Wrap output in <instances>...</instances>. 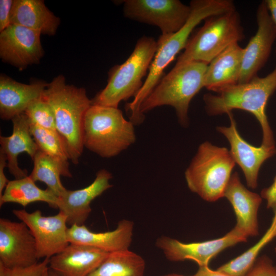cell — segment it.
Here are the masks:
<instances>
[{
    "instance_id": "cell-1",
    "label": "cell",
    "mask_w": 276,
    "mask_h": 276,
    "mask_svg": "<svg viewBox=\"0 0 276 276\" xmlns=\"http://www.w3.org/2000/svg\"><path fill=\"white\" fill-rule=\"evenodd\" d=\"M190 6L191 13L185 25L176 33L160 36L147 78L133 100L126 104L130 121L134 125L141 124L145 119L140 111L141 104L159 82L165 69L185 49L195 28L207 17L227 12L234 8L231 0H193Z\"/></svg>"
},
{
    "instance_id": "cell-2",
    "label": "cell",
    "mask_w": 276,
    "mask_h": 276,
    "mask_svg": "<svg viewBox=\"0 0 276 276\" xmlns=\"http://www.w3.org/2000/svg\"><path fill=\"white\" fill-rule=\"evenodd\" d=\"M42 98L52 110L56 130L65 143L70 159L78 164L84 148V119L91 100L85 88L66 84L62 75L48 83Z\"/></svg>"
},
{
    "instance_id": "cell-3",
    "label": "cell",
    "mask_w": 276,
    "mask_h": 276,
    "mask_svg": "<svg viewBox=\"0 0 276 276\" xmlns=\"http://www.w3.org/2000/svg\"><path fill=\"white\" fill-rule=\"evenodd\" d=\"M276 90V66L264 77L258 76L244 83L227 87L216 94L203 96L205 109L210 116L228 114L234 109H241L253 114L262 131V145L275 146L273 132L266 113L270 97Z\"/></svg>"
},
{
    "instance_id": "cell-4",
    "label": "cell",
    "mask_w": 276,
    "mask_h": 276,
    "mask_svg": "<svg viewBox=\"0 0 276 276\" xmlns=\"http://www.w3.org/2000/svg\"><path fill=\"white\" fill-rule=\"evenodd\" d=\"M208 65L195 61L175 65L142 102L140 112L144 115V113L157 107L171 106L175 110L179 123L183 127L188 126L190 103L204 87Z\"/></svg>"
},
{
    "instance_id": "cell-5",
    "label": "cell",
    "mask_w": 276,
    "mask_h": 276,
    "mask_svg": "<svg viewBox=\"0 0 276 276\" xmlns=\"http://www.w3.org/2000/svg\"><path fill=\"white\" fill-rule=\"evenodd\" d=\"M134 126L118 108L91 104L84 119V147L103 158L117 156L135 142Z\"/></svg>"
},
{
    "instance_id": "cell-6",
    "label": "cell",
    "mask_w": 276,
    "mask_h": 276,
    "mask_svg": "<svg viewBox=\"0 0 276 276\" xmlns=\"http://www.w3.org/2000/svg\"><path fill=\"white\" fill-rule=\"evenodd\" d=\"M235 164L226 148L202 143L185 171L189 189L206 201L218 200L224 197Z\"/></svg>"
},
{
    "instance_id": "cell-7",
    "label": "cell",
    "mask_w": 276,
    "mask_h": 276,
    "mask_svg": "<svg viewBox=\"0 0 276 276\" xmlns=\"http://www.w3.org/2000/svg\"><path fill=\"white\" fill-rule=\"evenodd\" d=\"M157 41L150 37L140 38L132 53L122 64L110 71L107 84L91 100L92 104L118 108L122 101L134 97L142 88L157 50Z\"/></svg>"
},
{
    "instance_id": "cell-8",
    "label": "cell",
    "mask_w": 276,
    "mask_h": 276,
    "mask_svg": "<svg viewBox=\"0 0 276 276\" xmlns=\"http://www.w3.org/2000/svg\"><path fill=\"white\" fill-rule=\"evenodd\" d=\"M203 26L190 36L176 65L190 61L209 64L228 46L244 38L236 9L207 17Z\"/></svg>"
},
{
    "instance_id": "cell-9",
    "label": "cell",
    "mask_w": 276,
    "mask_h": 276,
    "mask_svg": "<svg viewBox=\"0 0 276 276\" xmlns=\"http://www.w3.org/2000/svg\"><path fill=\"white\" fill-rule=\"evenodd\" d=\"M123 13L129 19L156 26L162 35L178 31L188 21L190 6L178 0H125Z\"/></svg>"
},
{
    "instance_id": "cell-10",
    "label": "cell",
    "mask_w": 276,
    "mask_h": 276,
    "mask_svg": "<svg viewBox=\"0 0 276 276\" xmlns=\"http://www.w3.org/2000/svg\"><path fill=\"white\" fill-rule=\"evenodd\" d=\"M13 214L29 227L36 244L37 257L50 258L63 250L70 243L67 239V217L62 212L45 216L36 210H14Z\"/></svg>"
},
{
    "instance_id": "cell-11",
    "label": "cell",
    "mask_w": 276,
    "mask_h": 276,
    "mask_svg": "<svg viewBox=\"0 0 276 276\" xmlns=\"http://www.w3.org/2000/svg\"><path fill=\"white\" fill-rule=\"evenodd\" d=\"M247 239L233 228L222 237L198 242L183 243L163 236L157 239L155 245L170 261L191 260L201 267L209 266L210 261L220 252L239 243L246 242Z\"/></svg>"
},
{
    "instance_id": "cell-12",
    "label": "cell",
    "mask_w": 276,
    "mask_h": 276,
    "mask_svg": "<svg viewBox=\"0 0 276 276\" xmlns=\"http://www.w3.org/2000/svg\"><path fill=\"white\" fill-rule=\"evenodd\" d=\"M35 239L23 222L0 219V264L9 268L26 267L38 263Z\"/></svg>"
},
{
    "instance_id": "cell-13",
    "label": "cell",
    "mask_w": 276,
    "mask_h": 276,
    "mask_svg": "<svg viewBox=\"0 0 276 276\" xmlns=\"http://www.w3.org/2000/svg\"><path fill=\"white\" fill-rule=\"evenodd\" d=\"M256 18L258 29L244 48L238 83H246L257 76L268 60L276 38V29L265 1L258 6Z\"/></svg>"
},
{
    "instance_id": "cell-14",
    "label": "cell",
    "mask_w": 276,
    "mask_h": 276,
    "mask_svg": "<svg viewBox=\"0 0 276 276\" xmlns=\"http://www.w3.org/2000/svg\"><path fill=\"white\" fill-rule=\"evenodd\" d=\"M41 35L36 31L11 24L0 34L2 60L20 70L39 63L44 55Z\"/></svg>"
},
{
    "instance_id": "cell-15",
    "label": "cell",
    "mask_w": 276,
    "mask_h": 276,
    "mask_svg": "<svg viewBox=\"0 0 276 276\" xmlns=\"http://www.w3.org/2000/svg\"><path fill=\"white\" fill-rule=\"evenodd\" d=\"M231 124L228 127L219 126L217 130L228 140L229 150L235 163L241 168L247 186L252 189L258 187L259 170L263 163L276 153L275 146L259 147L251 145L239 134L232 112L228 114Z\"/></svg>"
},
{
    "instance_id": "cell-16",
    "label": "cell",
    "mask_w": 276,
    "mask_h": 276,
    "mask_svg": "<svg viewBox=\"0 0 276 276\" xmlns=\"http://www.w3.org/2000/svg\"><path fill=\"white\" fill-rule=\"evenodd\" d=\"M112 178L110 172L101 169L89 186L76 190L66 189L58 197L57 209L66 216L67 224H84L91 211V202L112 187L109 182Z\"/></svg>"
},
{
    "instance_id": "cell-17",
    "label": "cell",
    "mask_w": 276,
    "mask_h": 276,
    "mask_svg": "<svg viewBox=\"0 0 276 276\" xmlns=\"http://www.w3.org/2000/svg\"><path fill=\"white\" fill-rule=\"evenodd\" d=\"M224 197L231 204L236 215V224L233 229L247 239L259 235L258 213L262 200L261 195L248 190L235 172L230 178Z\"/></svg>"
},
{
    "instance_id": "cell-18",
    "label": "cell",
    "mask_w": 276,
    "mask_h": 276,
    "mask_svg": "<svg viewBox=\"0 0 276 276\" xmlns=\"http://www.w3.org/2000/svg\"><path fill=\"white\" fill-rule=\"evenodd\" d=\"M108 254L93 247L70 243L50 258L49 267L58 276H88Z\"/></svg>"
},
{
    "instance_id": "cell-19",
    "label": "cell",
    "mask_w": 276,
    "mask_h": 276,
    "mask_svg": "<svg viewBox=\"0 0 276 276\" xmlns=\"http://www.w3.org/2000/svg\"><path fill=\"white\" fill-rule=\"evenodd\" d=\"M134 224L129 220H120L112 231L96 233L84 224L71 226L67 231L70 243L93 247L108 253L129 249L133 236Z\"/></svg>"
},
{
    "instance_id": "cell-20",
    "label": "cell",
    "mask_w": 276,
    "mask_h": 276,
    "mask_svg": "<svg viewBox=\"0 0 276 276\" xmlns=\"http://www.w3.org/2000/svg\"><path fill=\"white\" fill-rule=\"evenodd\" d=\"M48 83L36 81L30 84L18 82L9 76H0V117L12 120L25 112L35 101L42 98Z\"/></svg>"
},
{
    "instance_id": "cell-21",
    "label": "cell",
    "mask_w": 276,
    "mask_h": 276,
    "mask_svg": "<svg viewBox=\"0 0 276 276\" xmlns=\"http://www.w3.org/2000/svg\"><path fill=\"white\" fill-rule=\"evenodd\" d=\"M13 131L9 136H1L0 152L6 157L10 173L20 179L27 176V171L19 168L17 158L26 152L33 160L38 150L30 130V122L25 113L14 117L12 120Z\"/></svg>"
},
{
    "instance_id": "cell-22",
    "label": "cell",
    "mask_w": 276,
    "mask_h": 276,
    "mask_svg": "<svg viewBox=\"0 0 276 276\" xmlns=\"http://www.w3.org/2000/svg\"><path fill=\"white\" fill-rule=\"evenodd\" d=\"M244 48L238 42L228 46L208 65L204 85L207 89L218 93L238 83Z\"/></svg>"
},
{
    "instance_id": "cell-23",
    "label": "cell",
    "mask_w": 276,
    "mask_h": 276,
    "mask_svg": "<svg viewBox=\"0 0 276 276\" xmlns=\"http://www.w3.org/2000/svg\"><path fill=\"white\" fill-rule=\"evenodd\" d=\"M11 22L36 31L41 34L53 36L60 20L48 8L43 1L14 0Z\"/></svg>"
},
{
    "instance_id": "cell-24",
    "label": "cell",
    "mask_w": 276,
    "mask_h": 276,
    "mask_svg": "<svg viewBox=\"0 0 276 276\" xmlns=\"http://www.w3.org/2000/svg\"><path fill=\"white\" fill-rule=\"evenodd\" d=\"M33 160L34 167L29 177L35 182H44L47 189L58 197L66 190L60 176L72 177L68 161L50 156L39 150Z\"/></svg>"
},
{
    "instance_id": "cell-25",
    "label": "cell",
    "mask_w": 276,
    "mask_h": 276,
    "mask_svg": "<svg viewBox=\"0 0 276 276\" xmlns=\"http://www.w3.org/2000/svg\"><path fill=\"white\" fill-rule=\"evenodd\" d=\"M58 197L47 188L42 190L38 187L29 176L10 180L0 197V206L4 203H15L25 207L37 201L44 202L57 209Z\"/></svg>"
},
{
    "instance_id": "cell-26",
    "label": "cell",
    "mask_w": 276,
    "mask_h": 276,
    "mask_svg": "<svg viewBox=\"0 0 276 276\" xmlns=\"http://www.w3.org/2000/svg\"><path fill=\"white\" fill-rule=\"evenodd\" d=\"M145 261L129 249L108 253L88 276H144Z\"/></svg>"
},
{
    "instance_id": "cell-27",
    "label": "cell",
    "mask_w": 276,
    "mask_h": 276,
    "mask_svg": "<svg viewBox=\"0 0 276 276\" xmlns=\"http://www.w3.org/2000/svg\"><path fill=\"white\" fill-rule=\"evenodd\" d=\"M270 226L262 238L244 252L221 265L217 270L231 276H245L252 267L261 250L276 238V208Z\"/></svg>"
},
{
    "instance_id": "cell-28",
    "label": "cell",
    "mask_w": 276,
    "mask_h": 276,
    "mask_svg": "<svg viewBox=\"0 0 276 276\" xmlns=\"http://www.w3.org/2000/svg\"><path fill=\"white\" fill-rule=\"evenodd\" d=\"M30 130L38 150L64 160L70 159L65 143L57 130L45 129L31 123Z\"/></svg>"
},
{
    "instance_id": "cell-29",
    "label": "cell",
    "mask_w": 276,
    "mask_h": 276,
    "mask_svg": "<svg viewBox=\"0 0 276 276\" xmlns=\"http://www.w3.org/2000/svg\"><path fill=\"white\" fill-rule=\"evenodd\" d=\"M24 113L31 123L45 129L56 130L52 110L42 98L31 103Z\"/></svg>"
},
{
    "instance_id": "cell-30",
    "label": "cell",
    "mask_w": 276,
    "mask_h": 276,
    "mask_svg": "<svg viewBox=\"0 0 276 276\" xmlns=\"http://www.w3.org/2000/svg\"><path fill=\"white\" fill-rule=\"evenodd\" d=\"M50 258H47L32 266L9 268L0 264V276H43L49 269Z\"/></svg>"
},
{
    "instance_id": "cell-31",
    "label": "cell",
    "mask_w": 276,
    "mask_h": 276,
    "mask_svg": "<svg viewBox=\"0 0 276 276\" xmlns=\"http://www.w3.org/2000/svg\"><path fill=\"white\" fill-rule=\"evenodd\" d=\"M245 276H276V266L268 257L264 255L257 258Z\"/></svg>"
},
{
    "instance_id": "cell-32",
    "label": "cell",
    "mask_w": 276,
    "mask_h": 276,
    "mask_svg": "<svg viewBox=\"0 0 276 276\" xmlns=\"http://www.w3.org/2000/svg\"><path fill=\"white\" fill-rule=\"evenodd\" d=\"M13 1H0V32H2L11 25V12Z\"/></svg>"
},
{
    "instance_id": "cell-33",
    "label": "cell",
    "mask_w": 276,
    "mask_h": 276,
    "mask_svg": "<svg viewBox=\"0 0 276 276\" xmlns=\"http://www.w3.org/2000/svg\"><path fill=\"white\" fill-rule=\"evenodd\" d=\"M261 196L266 200L268 209L273 210L276 208V176L272 184L261 191Z\"/></svg>"
},
{
    "instance_id": "cell-34",
    "label": "cell",
    "mask_w": 276,
    "mask_h": 276,
    "mask_svg": "<svg viewBox=\"0 0 276 276\" xmlns=\"http://www.w3.org/2000/svg\"><path fill=\"white\" fill-rule=\"evenodd\" d=\"M8 166L7 160L4 153L0 152V197L3 195L9 180L4 173V169Z\"/></svg>"
},
{
    "instance_id": "cell-35",
    "label": "cell",
    "mask_w": 276,
    "mask_h": 276,
    "mask_svg": "<svg viewBox=\"0 0 276 276\" xmlns=\"http://www.w3.org/2000/svg\"><path fill=\"white\" fill-rule=\"evenodd\" d=\"M194 276H231L218 270H214L210 268L209 266L199 267Z\"/></svg>"
},
{
    "instance_id": "cell-36",
    "label": "cell",
    "mask_w": 276,
    "mask_h": 276,
    "mask_svg": "<svg viewBox=\"0 0 276 276\" xmlns=\"http://www.w3.org/2000/svg\"><path fill=\"white\" fill-rule=\"evenodd\" d=\"M271 19L276 29V0H266Z\"/></svg>"
},
{
    "instance_id": "cell-37",
    "label": "cell",
    "mask_w": 276,
    "mask_h": 276,
    "mask_svg": "<svg viewBox=\"0 0 276 276\" xmlns=\"http://www.w3.org/2000/svg\"><path fill=\"white\" fill-rule=\"evenodd\" d=\"M161 276H194V275H184L179 274H176V273H170V274H165V275H161Z\"/></svg>"
},
{
    "instance_id": "cell-38",
    "label": "cell",
    "mask_w": 276,
    "mask_h": 276,
    "mask_svg": "<svg viewBox=\"0 0 276 276\" xmlns=\"http://www.w3.org/2000/svg\"><path fill=\"white\" fill-rule=\"evenodd\" d=\"M49 276H58L55 272L49 269Z\"/></svg>"
},
{
    "instance_id": "cell-39",
    "label": "cell",
    "mask_w": 276,
    "mask_h": 276,
    "mask_svg": "<svg viewBox=\"0 0 276 276\" xmlns=\"http://www.w3.org/2000/svg\"><path fill=\"white\" fill-rule=\"evenodd\" d=\"M49 269L45 271L43 276H49Z\"/></svg>"
},
{
    "instance_id": "cell-40",
    "label": "cell",
    "mask_w": 276,
    "mask_h": 276,
    "mask_svg": "<svg viewBox=\"0 0 276 276\" xmlns=\"http://www.w3.org/2000/svg\"><path fill=\"white\" fill-rule=\"evenodd\" d=\"M275 252H276V248H275Z\"/></svg>"
}]
</instances>
